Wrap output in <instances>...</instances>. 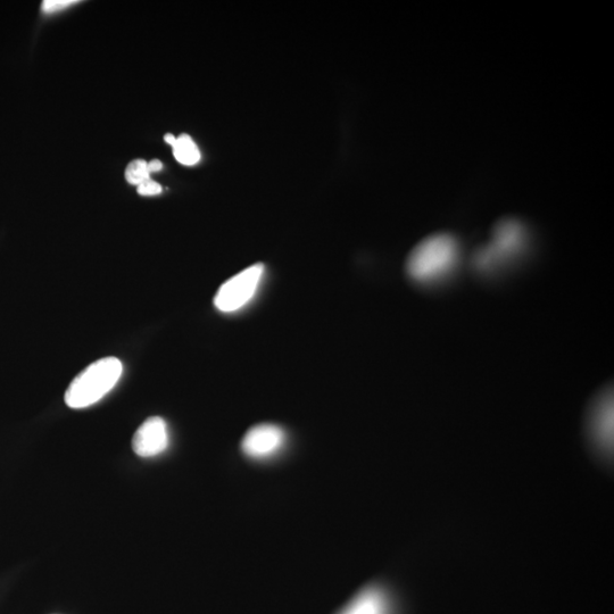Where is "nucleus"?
<instances>
[{"instance_id":"nucleus-5","label":"nucleus","mask_w":614,"mask_h":614,"mask_svg":"<svg viewBox=\"0 0 614 614\" xmlns=\"http://www.w3.org/2000/svg\"><path fill=\"white\" fill-rule=\"evenodd\" d=\"M285 430L272 423H262L247 431L242 450L253 460H267L277 455L286 444Z\"/></svg>"},{"instance_id":"nucleus-11","label":"nucleus","mask_w":614,"mask_h":614,"mask_svg":"<svg viewBox=\"0 0 614 614\" xmlns=\"http://www.w3.org/2000/svg\"><path fill=\"white\" fill-rule=\"evenodd\" d=\"M77 3V0H45L41 8L45 14H54Z\"/></svg>"},{"instance_id":"nucleus-4","label":"nucleus","mask_w":614,"mask_h":614,"mask_svg":"<svg viewBox=\"0 0 614 614\" xmlns=\"http://www.w3.org/2000/svg\"><path fill=\"white\" fill-rule=\"evenodd\" d=\"M265 268L261 263L252 265L232 277L220 287L214 305L222 313H234L250 303L261 285Z\"/></svg>"},{"instance_id":"nucleus-13","label":"nucleus","mask_w":614,"mask_h":614,"mask_svg":"<svg viewBox=\"0 0 614 614\" xmlns=\"http://www.w3.org/2000/svg\"><path fill=\"white\" fill-rule=\"evenodd\" d=\"M163 168V164L159 160H153L151 162H147V169L149 173L159 172Z\"/></svg>"},{"instance_id":"nucleus-7","label":"nucleus","mask_w":614,"mask_h":614,"mask_svg":"<svg viewBox=\"0 0 614 614\" xmlns=\"http://www.w3.org/2000/svg\"><path fill=\"white\" fill-rule=\"evenodd\" d=\"M337 614H391L387 595L376 586L362 589Z\"/></svg>"},{"instance_id":"nucleus-14","label":"nucleus","mask_w":614,"mask_h":614,"mask_svg":"<svg viewBox=\"0 0 614 614\" xmlns=\"http://www.w3.org/2000/svg\"><path fill=\"white\" fill-rule=\"evenodd\" d=\"M164 140H165V143L173 146L174 144H176L177 138L174 137L172 134H168V135H165Z\"/></svg>"},{"instance_id":"nucleus-1","label":"nucleus","mask_w":614,"mask_h":614,"mask_svg":"<svg viewBox=\"0 0 614 614\" xmlns=\"http://www.w3.org/2000/svg\"><path fill=\"white\" fill-rule=\"evenodd\" d=\"M458 240L450 234H436L423 239L406 261V272L420 284H433L445 278L459 261Z\"/></svg>"},{"instance_id":"nucleus-9","label":"nucleus","mask_w":614,"mask_h":614,"mask_svg":"<svg viewBox=\"0 0 614 614\" xmlns=\"http://www.w3.org/2000/svg\"><path fill=\"white\" fill-rule=\"evenodd\" d=\"M173 155L176 160L186 167H193L201 161V152L192 137L181 135L177 138L176 144L172 146Z\"/></svg>"},{"instance_id":"nucleus-10","label":"nucleus","mask_w":614,"mask_h":614,"mask_svg":"<svg viewBox=\"0 0 614 614\" xmlns=\"http://www.w3.org/2000/svg\"><path fill=\"white\" fill-rule=\"evenodd\" d=\"M149 173L147 169V162L144 160L132 161L126 170V179L131 185L139 186L144 181L149 179Z\"/></svg>"},{"instance_id":"nucleus-2","label":"nucleus","mask_w":614,"mask_h":614,"mask_svg":"<svg viewBox=\"0 0 614 614\" xmlns=\"http://www.w3.org/2000/svg\"><path fill=\"white\" fill-rule=\"evenodd\" d=\"M122 373L123 364L116 358H104L90 364L66 389V405L80 410L98 403L119 383Z\"/></svg>"},{"instance_id":"nucleus-12","label":"nucleus","mask_w":614,"mask_h":614,"mask_svg":"<svg viewBox=\"0 0 614 614\" xmlns=\"http://www.w3.org/2000/svg\"><path fill=\"white\" fill-rule=\"evenodd\" d=\"M162 193V187L151 178L147 179L138 186V194L141 196H155Z\"/></svg>"},{"instance_id":"nucleus-3","label":"nucleus","mask_w":614,"mask_h":614,"mask_svg":"<svg viewBox=\"0 0 614 614\" xmlns=\"http://www.w3.org/2000/svg\"><path fill=\"white\" fill-rule=\"evenodd\" d=\"M527 231L524 224L514 219H504L493 229L491 243L481 248L475 257V267L481 271L492 270L496 265L513 259L524 251Z\"/></svg>"},{"instance_id":"nucleus-6","label":"nucleus","mask_w":614,"mask_h":614,"mask_svg":"<svg viewBox=\"0 0 614 614\" xmlns=\"http://www.w3.org/2000/svg\"><path fill=\"white\" fill-rule=\"evenodd\" d=\"M169 444V428L161 417L148 418L132 438V448L135 453L145 459L154 458L167 451Z\"/></svg>"},{"instance_id":"nucleus-8","label":"nucleus","mask_w":614,"mask_h":614,"mask_svg":"<svg viewBox=\"0 0 614 614\" xmlns=\"http://www.w3.org/2000/svg\"><path fill=\"white\" fill-rule=\"evenodd\" d=\"M610 397L609 393L605 394L597 404L595 412L596 435L603 444L607 445L610 443V436L612 435V398Z\"/></svg>"}]
</instances>
